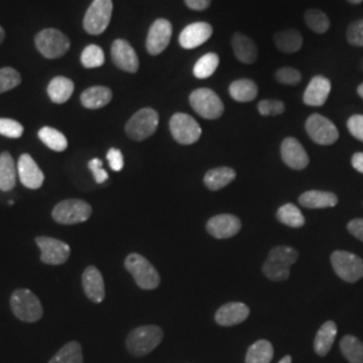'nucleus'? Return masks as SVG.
I'll return each mask as SVG.
<instances>
[{"mask_svg":"<svg viewBox=\"0 0 363 363\" xmlns=\"http://www.w3.org/2000/svg\"><path fill=\"white\" fill-rule=\"evenodd\" d=\"M298 253L289 247H273L262 271L272 281H284L289 277V268L298 261Z\"/></svg>","mask_w":363,"mask_h":363,"instance_id":"f257e3e1","label":"nucleus"},{"mask_svg":"<svg viewBox=\"0 0 363 363\" xmlns=\"http://www.w3.org/2000/svg\"><path fill=\"white\" fill-rule=\"evenodd\" d=\"M163 340V330L157 325H142L127 337V349L133 357H144L155 350Z\"/></svg>","mask_w":363,"mask_h":363,"instance_id":"f03ea898","label":"nucleus"},{"mask_svg":"<svg viewBox=\"0 0 363 363\" xmlns=\"http://www.w3.org/2000/svg\"><path fill=\"white\" fill-rule=\"evenodd\" d=\"M13 315L26 323L38 322L43 315L39 298L28 289H16L10 300Z\"/></svg>","mask_w":363,"mask_h":363,"instance_id":"7ed1b4c3","label":"nucleus"},{"mask_svg":"<svg viewBox=\"0 0 363 363\" xmlns=\"http://www.w3.org/2000/svg\"><path fill=\"white\" fill-rule=\"evenodd\" d=\"M125 268L142 289H155L160 284V276L155 267L142 255L132 253L125 259Z\"/></svg>","mask_w":363,"mask_h":363,"instance_id":"20e7f679","label":"nucleus"},{"mask_svg":"<svg viewBox=\"0 0 363 363\" xmlns=\"http://www.w3.org/2000/svg\"><path fill=\"white\" fill-rule=\"evenodd\" d=\"M159 125V115L152 108H143L130 117L125 125V132L132 140L143 142L152 136Z\"/></svg>","mask_w":363,"mask_h":363,"instance_id":"39448f33","label":"nucleus"},{"mask_svg":"<svg viewBox=\"0 0 363 363\" xmlns=\"http://www.w3.org/2000/svg\"><path fill=\"white\" fill-rule=\"evenodd\" d=\"M35 46L43 57L49 60H55L69 52L70 40L60 30L45 28L37 34Z\"/></svg>","mask_w":363,"mask_h":363,"instance_id":"423d86ee","label":"nucleus"},{"mask_svg":"<svg viewBox=\"0 0 363 363\" xmlns=\"http://www.w3.org/2000/svg\"><path fill=\"white\" fill-rule=\"evenodd\" d=\"M113 11L112 0H93L84 18V28L91 35H100L111 23Z\"/></svg>","mask_w":363,"mask_h":363,"instance_id":"0eeeda50","label":"nucleus"},{"mask_svg":"<svg viewBox=\"0 0 363 363\" xmlns=\"http://www.w3.org/2000/svg\"><path fill=\"white\" fill-rule=\"evenodd\" d=\"M190 105L199 116L208 120L220 118L225 109L217 93L208 88H199L193 91L190 94Z\"/></svg>","mask_w":363,"mask_h":363,"instance_id":"6e6552de","label":"nucleus"},{"mask_svg":"<svg viewBox=\"0 0 363 363\" xmlns=\"http://www.w3.org/2000/svg\"><path fill=\"white\" fill-rule=\"evenodd\" d=\"M91 208L81 199H66L52 208V218L62 225H74L89 220Z\"/></svg>","mask_w":363,"mask_h":363,"instance_id":"1a4fd4ad","label":"nucleus"},{"mask_svg":"<svg viewBox=\"0 0 363 363\" xmlns=\"http://www.w3.org/2000/svg\"><path fill=\"white\" fill-rule=\"evenodd\" d=\"M331 264L337 276L347 283H355L363 277V259L350 252H334Z\"/></svg>","mask_w":363,"mask_h":363,"instance_id":"9d476101","label":"nucleus"},{"mask_svg":"<svg viewBox=\"0 0 363 363\" xmlns=\"http://www.w3.org/2000/svg\"><path fill=\"white\" fill-rule=\"evenodd\" d=\"M169 130L172 138L183 145H190L199 140L202 130L194 117L186 113H175L169 120Z\"/></svg>","mask_w":363,"mask_h":363,"instance_id":"9b49d317","label":"nucleus"},{"mask_svg":"<svg viewBox=\"0 0 363 363\" xmlns=\"http://www.w3.org/2000/svg\"><path fill=\"white\" fill-rule=\"evenodd\" d=\"M306 130L312 142L320 145H331L339 138L337 128L327 117L313 113L306 121Z\"/></svg>","mask_w":363,"mask_h":363,"instance_id":"f8f14e48","label":"nucleus"},{"mask_svg":"<svg viewBox=\"0 0 363 363\" xmlns=\"http://www.w3.org/2000/svg\"><path fill=\"white\" fill-rule=\"evenodd\" d=\"M40 249V261L50 265L65 264L70 256V247L60 240L50 237H38L35 240Z\"/></svg>","mask_w":363,"mask_h":363,"instance_id":"ddd939ff","label":"nucleus"},{"mask_svg":"<svg viewBox=\"0 0 363 363\" xmlns=\"http://www.w3.org/2000/svg\"><path fill=\"white\" fill-rule=\"evenodd\" d=\"M172 37V25L167 19H156L150 27L145 48L147 52L151 55H159L160 52H164L169 45V40Z\"/></svg>","mask_w":363,"mask_h":363,"instance_id":"4468645a","label":"nucleus"},{"mask_svg":"<svg viewBox=\"0 0 363 363\" xmlns=\"http://www.w3.org/2000/svg\"><path fill=\"white\" fill-rule=\"evenodd\" d=\"M112 61L113 64L128 73H136L139 70V58L138 54L130 46V42L124 39H116L112 45Z\"/></svg>","mask_w":363,"mask_h":363,"instance_id":"2eb2a0df","label":"nucleus"},{"mask_svg":"<svg viewBox=\"0 0 363 363\" xmlns=\"http://www.w3.org/2000/svg\"><path fill=\"white\" fill-rule=\"evenodd\" d=\"M16 167H18V177L22 182V184L26 186L27 189L37 190L43 184L45 175L42 169H39L38 164L35 163V160L28 154L21 155Z\"/></svg>","mask_w":363,"mask_h":363,"instance_id":"dca6fc26","label":"nucleus"},{"mask_svg":"<svg viewBox=\"0 0 363 363\" xmlns=\"http://www.w3.org/2000/svg\"><path fill=\"white\" fill-rule=\"evenodd\" d=\"M213 35V27L206 22H195L183 28L179 35V45L183 49L191 50L201 45Z\"/></svg>","mask_w":363,"mask_h":363,"instance_id":"f3484780","label":"nucleus"},{"mask_svg":"<svg viewBox=\"0 0 363 363\" xmlns=\"http://www.w3.org/2000/svg\"><path fill=\"white\" fill-rule=\"evenodd\" d=\"M206 229L214 238H232L241 230V220L232 214H220L208 220Z\"/></svg>","mask_w":363,"mask_h":363,"instance_id":"a211bd4d","label":"nucleus"},{"mask_svg":"<svg viewBox=\"0 0 363 363\" xmlns=\"http://www.w3.org/2000/svg\"><path fill=\"white\" fill-rule=\"evenodd\" d=\"M281 157L286 166L292 169H304L310 163V157L304 147L295 138L284 139L281 143Z\"/></svg>","mask_w":363,"mask_h":363,"instance_id":"6ab92c4d","label":"nucleus"},{"mask_svg":"<svg viewBox=\"0 0 363 363\" xmlns=\"http://www.w3.org/2000/svg\"><path fill=\"white\" fill-rule=\"evenodd\" d=\"M331 91V82L328 78L323 76H316L312 78L304 91L303 101L308 106H322L325 104Z\"/></svg>","mask_w":363,"mask_h":363,"instance_id":"aec40b11","label":"nucleus"},{"mask_svg":"<svg viewBox=\"0 0 363 363\" xmlns=\"http://www.w3.org/2000/svg\"><path fill=\"white\" fill-rule=\"evenodd\" d=\"M82 286L85 295L93 303H101L105 298V284L103 274L96 267H88L82 273Z\"/></svg>","mask_w":363,"mask_h":363,"instance_id":"412c9836","label":"nucleus"},{"mask_svg":"<svg viewBox=\"0 0 363 363\" xmlns=\"http://www.w3.org/2000/svg\"><path fill=\"white\" fill-rule=\"evenodd\" d=\"M249 312V307L244 303H228L216 313V322L223 327L240 325L247 320Z\"/></svg>","mask_w":363,"mask_h":363,"instance_id":"4be33fe9","label":"nucleus"},{"mask_svg":"<svg viewBox=\"0 0 363 363\" xmlns=\"http://www.w3.org/2000/svg\"><path fill=\"white\" fill-rule=\"evenodd\" d=\"M232 48H233L235 58L247 65H252L256 62L259 57V49L253 39L249 38L241 33H235L232 38Z\"/></svg>","mask_w":363,"mask_h":363,"instance_id":"5701e85b","label":"nucleus"},{"mask_svg":"<svg viewBox=\"0 0 363 363\" xmlns=\"http://www.w3.org/2000/svg\"><path fill=\"white\" fill-rule=\"evenodd\" d=\"M298 203L307 208H327L337 206V196L334 193L311 190L298 196Z\"/></svg>","mask_w":363,"mask_h":363,"instance_id":"b1692460","label":"nucleus"},{"mask_svg":"<svg viewBox=\"0 0 363 363\" xmlns=\"http://www.w3.org/2000/svg\"><path fill=\"white\" fill-rule=\"evenodd\" d=\"M276 48L281 52L292 54L296 52L303 48V37L295 28H286L277 31L273 37Z\"/></svg>","mask_w":363,"mask_h":363,"instance_id":"393cba45","label":"nucleus"},{"mask_svg":"<svg viewBox=\"0 0 363 363\" xmlns=\"http://www.w3.org/2000/svg\"><path fill=\"white\" fill-rule=\"evenodd\" d=\"M337 334V325L331 320L325 322V325L319 328V331L315 337V342H313V349L319 357H325L330 352L334 342H335Z\"/></svg>","mask_w":363,"mask_h":363,"instance_id":"a878e982","label":"nucleus"},{"mask_svg":"<svg viewBox=\"0 0 363 363\" xmlns=\"http://www.w3.org/2000/svg\"><path fill=\"white\" fill-rule=\"evenodd\" d=\"M112 91L106 86H91L81 94V103L88 109H100L111 103Z\"/></svg>","mask_w":363,"mask_h":363,"instance_id":"bb28decb","label":"nucleus"},{"mask_svg":"<svg viewBox=\"0 0 363 363\" xmlns=\"http://www.w3.org/2000/svg\"><path fill=\"white\" fill-rule=\"evenodd\" d=\"M229 93H230L232 99L238 103H250L257 97L259 88L255 81L247 79V78H241V79H237L230 84Z\"/></svg>","mask_w":363,"mask_h":363,"instance_id":"cd10ccee","label":"nucleus"},{"mask_svg":"<svg viewBox=\"0 0 363 363\" xmlns=\"http://www.w3.org/2000/svg\"><path fill=\"white\" fill-rule=\"evenodd\" d=\"M74 91V84L69 78L58 77L52 78L48 86V94L52 103L55 104H64L66 103Z\"/></svg>","mask_w":363,"mask_h":363,"instance_id":"c85d7f7f","label":"nucleus"},{"mask_svg":"<svg viewBox=\"0 0 363 363\" xmlns=\"http://www.w3.org/2000/svg\"><path fill=\"white\" fill-rule=\"evenodd\" d=\"M18 177V167L13 162V156L9 152L0 155V190L11 191L15 187Z\"/></svg>","mask_w":363,"mask_h":363,"instance_id":"c756f323","label":"nucleus"},{"mask_svg":"<svg viewBox=\"0 0 363 363\" xmlns=\"http://www.w3.org/2000/svg\"><path fill=\"white\" fill-rule=\"evenodd\" d=\"M235 171L230 167H218V169H210L205 175V184L208 190L217 191L223 187H226L229 183L235 179Z\"/></svg>","mask_w":363,"mask_h":363,"instance_id":"7c9ffc66","label":"nucleus"},{"mask_svg":"<svg viewBox=\"0 0 363 363\" xmlns=\"http://www.w3.org/2000/svg\"><path fill=\"white\" fill-rule=\"evenodd\" d=\"M273 358V346L271 342L259 339L253 343L247 352V363H271Z\"/></svg>","mask_w":363,"mask_h":363,"instance_id":"2f4dec72","label":"nucleus"},{"mask_svg":"<svg viewBox=\"0 0 363 363\" xmlns=\"http://www.w3.org/2000/svg\"><path fill=\"white\" fill-rule=\"evenodd\" d=\"M340 351L349 363H363V343L354 335H346L340 340Z\"/></svg>","mask_w":363,"mask_h":363,"instance_id":"473e14b6","label":"nucleus"},{"mask_svg":"<svg viewBox=\"0 0 363 363\" xmlns=\"http://www.w3.org/2000/svg\"><path fill=\"white\" fill-rule=\"evenodd\" d=\"M49 363H84L81 345L76 340L66 343L65 346L61 347L52 357Z\"/></svg>","mask_w":363,"mask_h":363,"instance_id":"72a5a7b5","label":"nucleus"},{"mask_svg":"<svg viewBox=\"0 0 363 363\" xmlns=\"http://www.w3.org/2000/svg\"><path fill=\"white\" fill-rule=\"evenodd\" d=\"M39 139L42 143L46 144L50 150L55 152H62L67 148V140L65 135L52 127H43L38 132Z\"/></svg>","mask_w":363,"mask_h":363,"instance_id":"f704fd0d","label":"nucleus"},{"mask_svg":"<svg viewBox=\"0 0 363 363\" xmlns=\"http://www.w3.org/2000/svg\"><path fill=\"white\" fill-rule=\"evenodd\" d=\"M220 65V57L216 52H208L201 57L194 66V76L199 79L211 77Z\"/></svg>","mask_w":363,"mask_h":363,"instance_id":"c9c22d12","label":"nucleus"},{"mask_svg":"<svg viewBox=\"0 0 363 363\" xmlns=\"http://www.w3.org/2000/svg\"><path fill=\"white\" fill-rule=\"evenodd\" d=\"M277 220L289 228H301L306 223L303 213L292 203H286L277 210Z\"/></svg>","mask_w":363,"mask_h":363,"instance_id":"e433bc0d","label":"nucleus"},{"mask_svg":"<svg viewBox=\"0 0 363 363\" xmlns=\"http://www.w3.org/2000/svg\"><path fill=\"white\" fill-rule=\"evenodd\" d=\"M306 25L316 34H325L330 28V19L322 10L310 9L304 13Z\"/></svg>","mask_w":363,"mask_h":363,"instance_id":"4c0bfd02","label":"nucleus"},{"mask_svg":"<svg viewBox=\"0 0 363 363\" xmlns=\"http://www.w3.org/2000/svg\"><path fill=\"white\" fill-rule=\"evenodd\" d=\"M105 55L103 49L97 45H89L81 54V64L86 69H94L104 65Z\"/></svg>","mask_w":363,"mask_h":363,"instance_id":"58836bf2","label":"nucleus"},{"mask_svg":"<svg viewBox=\"0 0 363 363\" xmlns=\"http://www.w3.org/2000/svg\"><path fill=\"white\" fill-rule=\"evenodd\" d=\"M21 82H22L21 74L13 67L0 69V94L16 88Z\"/></svg>","mask_w":363,"mask_h":363,"instance_id":"ea45409f","label":"nucleus"},{"mask_svg":"<svg viewBox=\"0 0 363 363\" xmlns=\"http://www.w3.org/2000/svg\"><path fill=\"white\" fill-rule=\"evenodd\" d=\"M0 135L10 139H19L23 135V125L11 118H0Z\"/></svg>","mask_w":363,"mask_h":363,"instance_id":"a19ab883","label":"nucleus"},{"mask_svg":"<svg viewBox=\"0 0 363 363\" xmlns=\"http://www.w3.org/2000/svg\"><path fill=\"white\" fill-rule=\"evenodd\" d=\"M257 109H259L261 116H277V115L284 113L286 105L277 100H262L257 105Z\"/></svg>","mask_w":363,"mask_h":363,"instance_id":"79ce46f5","label":"nucleus"},{"mask_svg":"<svg viewBox=\"0 0 363 363\" xmlns=\"http://www.w3.org/2000/svg\"><path fill=\"white\" fill-rule=\"evenodd\" d=\"M276 79L284 85H298L301 81V73L294 67H281L276 72Z\"/></svg>","mask_w":363,"mask_h":363,"instance_id":"37998d69","label":"nucleus"},{"mask_svg":"<svg viewBox=\"0 0 363 363\" xmlns=\"http://www.w3.org/2000/svg\"><path fill=\"white\" fill-rule=\"evenodd\" d=\"M347 40L352 46L363 48V19L352 22L347 28Z\"/></svg>","mask_w":363,"mask_h":363,"instance_id":"c03bdc74","label":"nucleus"},{"mask_svg":"<svg viewBox=\"0 0 363 363\" xmlns=\"http://www.w3.org/2000/svg\"><path fill=\"white\" fill-rule=\"evenodd\" d=\"M347 128L351 135L363 142V115H354L347 120Z\"/></svg>","mask_w":363,"mask_h":363,"instance_id":"a18cd8bd","label":"nucleus"},{"mask_svg":"<svg viewBox=\"0 0 363 363\" xmlns=\"http://www.w3.org/2000/svg\"><path fill=\"white\" fill-rule=\"evenodd\" d=\"M88 166H89V169H91V174H93V177H94L97 183L101 184V183L108 181V172L103 169V162L100 159H91Z\"/></svg>","mask_w":363,"mask_h":363,"instance_id":"49530a36","label":"nucleus"},{"mask_svg":"<svg viewBox=\"0 0 363 363\" xmlns=\"http://www.w3.org/2000/svg\"><path fill=\"white\" fill-rule=\"evenodd\" d=\"M106 159L109 162V166L113 171H121L124 167V157L120 150L117 148H111L106 154Z\"/></svg>","mask_w":363,"mask_h":363,"instance_id":"de8ad7c7","label":"nucleus"},{"mask_svg":"<svg viewBox=\"0 0 363 363\" xmlns=\"http://www.w3.org/2000/svg\"><path fill=\"white\" fill-rule=\"evenodd\" d=\"M347 229L355 238L363 241V218H357L349 222Z\"/></svg>","mask_w":363,"mask_h":363,"instance_id":"09e8293b","label":"nucleus"},{"mask_svg":"<svg viewBox=\"0 0 363 363\" xmlns=\"http://www.w3.org/2000/svg\"><path fill=\"white\" fill-rule=\"evenodd\" d=\"M186 6L194 11H203L208 9L211 0H184Z\"/></svg>","mask_w":363,"mask_h":363,"instance_id":"8fccbe9b","label":"nucleus"},{"mask_svg":"<svg viewBox=\"0 0 363 363\" xmlns=\"http://www.w3.org/2000/svg\"><path fill=\"white\" fill-rule=\"evenodd\" d=\"M351 164H352V167L357 169L358 172L363 174V152L354 154L352 159H351Z\"/></svg>","mask_w":363,"mask_h":363,"instance_id":"3c124183","label":"nucleus"},{"mask_svg":"<svg viewBox=\"0 0 363 363\" xmlns=\"http://www.w3.org/2000/svg\"><path fill=\"white\" fill-rule=\"evenodd\" d=\"M279 363H292V358L289 355H286Z\"/></svg>","mask_w":363,"mask_h":363,"instance_id":"603ef678","label":"nucleus"},{"mask_svg":"<svg viewBox=\"0 0 363 363\" xmlns=\"http://www.w3.org/2000/svg\"><path fill=\"white\" fill-rule=\"evenodd\" d=\"M4 37H6V34H4V30H3V27H0V43L4 40Z\"/></svg>","mask_w":363,"mask_h":363,"instance_id":"864d4df0","label":"nucleus"},{"mask_svg":"<svg viewBox=\"0 0 363 363\" xmlns=\"http://www.w3.org/2000/svg\"><path fill=\"white\" fill-rule=\"evenodd\" d=\"M357 91H358V94H359V96H361V97L363 99V82L361 84V85H359V86H358Z\"/></svg>","mask_w":363,"mask_h":363,"instance_id":"5fc2aeb1","label":"nucleus"},{"mask_svg":"<svg viewBox=\"0 0 363 363\" xmlns=\"http://www.w3.org/2000/svg\"><path fill=\"white\" fill-rule=\"evenodd\" d=\"M347 1L351 4H359V3H362L363 0H347Z\"/></svg>","mask_w":363,"mask_h":363,"instance_id":"6e6d98bb","label":"nucleus"}]
</instances>
